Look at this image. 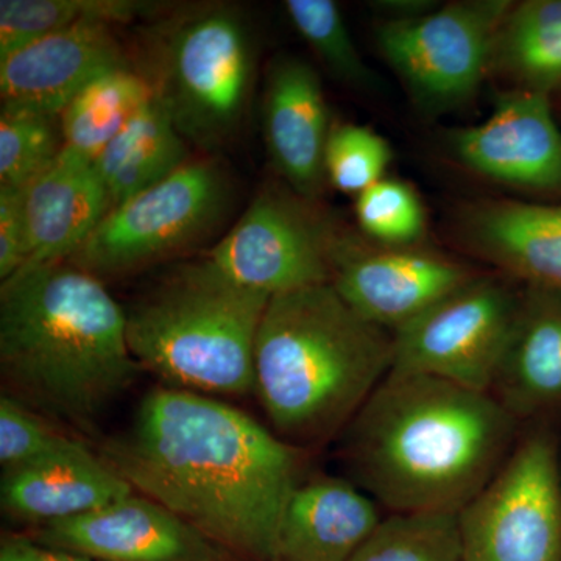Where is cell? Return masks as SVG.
I'll return each mask as SVG.
<instances>
[{
  "label": "cell",
  "mask_w": 561,
  "mask_h": 561,
  "mask_svg": "<svg viewBox=\"0 0 561 561\" xmlns=\"http://www.w3.org/2000/svg\"><path fill=\"white\" fill-rule=\"evenodd\" d=\"M350 561H465L459 513H393Z\"/></svg>",
  "instance_id": "cell-26"
},
{
  "label": "cell",
  "mask_w": 561,
  "mask_h": 561,
  "mask_svg": "<svg viewBox=\"0 0 561 561\" xmlns=\"http://www.w3.org/2000/svg\"><path fill=\"white\" fill-rule=\"evenodd\" d=\"M362 230L382 247H413L426 232V213L419 194L400 180H381L356 202Z\"/></svg>",
  "instance_id": "cell-29"
},
{
  "label": "cell",
  "mask_w": 561,
  "mask_h": 561,
  "mask_svg": "<svg viewBox=\"0 0 561 561\" xmlns=\"http://www.w3.org/2000/svg\"><path fill=\"white\" fill-rule=\"evenodd\" d=\"M511 9L504 0H479L390 20L379 28V47L421 108H454L481 87Z\"/></svg>",
  "instance_id": "cell-10"
},
{
  "label": "cell",
  "mask_w": 561,
  "mask_h": 561,
  "mask_svg": "<svg viewBox=\"0 0 561 561\" xmlns=\"http://www.w3.org/2000/svg\"><path fill=\"white\" fill-rule=\"evenodd\" d=\"M151 98L150 81L130 66L103 73L62 110L65 146L92 161L98 160L103 149Z\"/></svg>",
  "instance_id": "cell-24"
},
{
  "label": "cell",
  "mask_w": 561,
  "mask_h": 561,
  "mask_svg": "<svg viewBox=\"0 0 561 561\" xmlns=\"http://www.w3.org/2000/svg\"><path fill=\"white\" fill-rule=\"evenodd\" d=\"M125 66L130 65L111 25H73L0 60L2 105L60 116L83 88Z\"/></svg>",
  "instance_id": "cell-16"
},
{
  "label": "cell",
  "mask_w": 561,
  "mask_h": 561,
  "mask_svg": "<svg viewBox=\"0 0 561 561\" xmlns=\"http://www.w3.org/2000/svg\"><path fill=\"white\" fill-rule=\"evenodd\" d=\"M459 516L465 561H561V478L551 435L524 438Z\"/></svg>",
  "instance_id": "cell-9"
},
{
  "label": "cell",
  "mask_w": 561,
  "mask_h": 561,
  "mask_svg": "<svg viewBox=\"0 0 561 561\" xmlns=\"http://www.w3.org/2000/svg\"><path fill=\"white\" fill-rule=\"evenodd\" d=\"M496 66L518 90L551 94L561 88V0L512 7L494 46Z\"/></svg>",
  "instance_id": "cell-23"
},
{
  "label": "cell",
  "mask_w": 561,
  "mask_h": 561,
  "mask_svg": "<svg viewBox=\"0 0 561 561\" xmlns=\"http://www.w3.org/2000/svg\"><path fill=\"white\" fill-rule=\"evenodd\" d=\"M142 0H2L0 60L33 41L80 24H124L164 10Z\"/></svg>",
  "instance_id": "cell-25"
},
{
  "label": "cell",
  "mask_w": 561,
  "mask_h": 561,
  "mask_svg": "<svg viewBox=\"0 0 561 561\" xmlns=\"http://www.w3.org/2000/svg\"><path fill=\"white\" fill-rule=\"evenodd\" d=\"M146 77L176 130L203 151L234 138L256 77V38L232 5H205L162 22Z\"/></svg>",
  "instance_id": "cell-6"
},
{
  "label": "cell",
  "mask_w": 561,
  "mask_h": 561,
  "mask_svg": "<svg viewBox=\"0 0 561 561\" xmlns=\"http://www.w3.org/2000/svg\"><path fill=\"white\" fill-rule=\"evenodd\" d=\"M32 540L94 561H225L221 546L147 496L44 524Z\"/></svg>",
  "instance_id": "cell-13"
},
{
  "label": "cell",
  "mask_w": 561,
  "mask_h": 561,
  "mask_svg": "<svg viewBox=\"0 0 561 561\" xmlns=\"http://www.w3.org/2000/svg\"><path fill=\"white\" fill-rule=\"evenodd\" d=\"M230 201V180L219 162L187 161L111 209L70 262L98 278L139 271L201 242L224 219Z\"/></svg>",
  "instance_id": "cell-7"
},
{
  "label": "cell",
  "mask_w": 561,
  "mask_h": 561,
  "mask_svg": "<svg viewBox=\"0 0 561 561\" xmlns=\"http://www.w3.org/2000/svg\"><path fill=\"white\" fill-rule=\"evenodd\" d=\"M284 9L295 31L335 79L356 90L376 87L375 73L354 46L337 3L332 0H287Z\"/></svg>",
  "instance_id": "cell-28"
},
{
  "label": "cell",
  "mask_w": 561,
  "mask_h": 561,
  "mask_svg": "<svg viewBox=\"0 0 561 561\" xmlns=\"http://www.w3.org/2000/svg\"><path fill=\"white\" fill-rule=\"evenodd\" d=\"M474 276L465 265L434 251L367 249L345 239L331 284L354 311L393 334Z\"/></svg>",
  "instance_id": "cell-12"
},
{
  "label": "cell",
  "mask_w": 561,
  "mask_h": 561,
  "mask_svg": "<svg viewBox=\"0 0 561 561\" xmlns=\"http://www.w3.org/2000/svg\"><path fill=\"white\" fill-rule=\"evenodd\" d=\"M393 365V334L365 320L331 283L275 295L254 345V391L291 440L345 431Z\"/></svg>",
  "instance_id": "cell-4"
},
{
  "label": "cell",
  "mask_w": 561,
  "mask_h": 561,
  "mask_svg": "<svg viewBox=\"0 0 561 561\" xmlns=\"http://www.w3.org/2000/svg\"><path fill=\"white\" fill-rule=\"evenodd\" d=\"M187 161L186 140L153 94L94 162L116 208L169 179Z\"/></svg>",
  "instance_id": "cell-22"
},
{
  "label": "cell",
  "mask_w": 561,
  "mask_h": 561,
  "mask_svg": "<svg viewBox=\"0 0 561 561\" xmlns=\"http://www.w3.org/2000/svg\"><path fill=\"white\" fill-rule=\"evenodd\" d=\"M103 459L136 493L257 561L273 560L280 516L300 485L291 446L247 413L175 387L147 393Z\"/></svg>",
  "instance_id": "cell-1"
},
{
  "label": "cell",
  "mask_w": 561,
  "mask_h": 561,
  "mask_svg": "<svg viewBox=\"0 0 561 561\" xmlns=\"http://www.w3.org/2000/svg\"><path fill=\"white\" fill-rule=\"evenodd\" d=\"M271 298L234 283L208 257L180 265L127 312L128 346L140 367L175 389L250 393Z\"/></svg>",
  "instance_id": "cell-5"
},
{
  "label": "cell",
  "mask_w": 561,
  "mask_h": 561,
  "mask_svg": "<svg viewBox=\"0 0 561 561\" xmlns=\"http://www.w3.org/2000/svg\"><path fill=\"white\" fill-rule=\"evenodd\" d=\"M465 241L527 286L561 291V205L489 202L461 219Z\"/></svg>",
  "instance_id": "cell-20"
},
{
  "label": "cell",
  "mask_w": 561,
  "mask_h": 561,
  "mask_svg": "<svg viewBox=\"0 0 561 561\" xmlns=\"http://www.w3.org/2000/svg\"><path fill=\"white\" fill-rule=\"evenodd\" d=\"M457 160L472 172L531 192H561V130L545 92H504L493 114L453 133Z\"/></svg>",
  "instance_id": "cell-14"
},
{
  "label": "cell",
  "mask_w": 561,
  "mask_h": 561,
  "mask_svg": "<svg viewBox=\"0 0 561 561\" xmlns=\"http://www.w3.org/2000/svg\"><path fill=\"white\" fill-rule=\"evenodd\" d=\"M265 146L291 191L317 202L324 190V154L332 125L323 84L311 65L279 55L265 77L262 98Z\"/></svg>",
  "instance_id": "cell-15"
},
{
  "label": "cell",
  "mask_w": 561,
  "mask_h": 561,
  "mask_svg": "<svg viewBox=\"0 0 561 561\" xmlns=\"http://www.w3.org/2000/svg\"><path fill=\"white\" fill-rule=\"evenodd\" d=\"M491 394L516 420L561 405V291L527 286Z\"/></svg>",
  "instance_id": "cell-21"
},
{
  "label": "cell",
  "mask_w": 561,
  "mask_h": 561,
  "mask_svg": "<svg viewBox=\"0 0 561 561\" xmlns=\"http://www.w3.org/2000/svg\"><path fill=\"white\" fill-rule=\"evenodd\" d=\"M0 561H94L58 549L47 548L32 538L9 537L0 546Z\"/></svg>",
  "instance_id": "cell-33"
},
{
  "label": "cell",
  "mask_w": 561,
  "mask_h": 561,
  "mask_svg": "<svg viewBox=\"0 0 561 561\" xmlns=\"http://www.w3.org/2000/svg\"><path fill=\"white\" fill-rule=\"evenodd\" d=\"M27 260L25 190L0 186V280L13 278Z\"/></svg>",
  "instance_id": "cell-32"
},
{
  "label": "cell",
  "mask_w": 561,
  "mask_h": 561,
  "mask_svg": "<svg viewBox=\"0 0 561 561\" xmlns=\"http://www.w3.org/2000/svg\"><path fill=\"white\" fill-rule=\"evenodd\" d=\"M60 116L22 106L0 111V186L27 190L65 150Z\"/></svg>",
  "instance_id": "cell-27"
},
{
  "label": "cell",
  "mask_w": 561,
  "mask_h": 561,
  "mask_svg": "<svg viewBox=\"0 0 561 561\" xmlns=\"http://www.w3.org/2000/svg\"><path fill=\"white\" fill-rule=\"evenodd\" d=\"M343 242L313 202L267 187L208 260L242 287L275 297L331 283Z\"/></svg>",
  "instance_id": "cell-11"
},
{
  "label": "cell",
  "mask_w": 561,
  "mask_h": 561,
  "mask_svg": "<svg viewBox=\"0 0 561 561\" xmlns=\"http://www.w3.org/2000/svg\"><path fill=\"white\" fill-rule=\"evenodd\" d=\"M73 438L55 431L16 397L0 398V463L3 471L57 451Z\"/></svg>",
  "instance_id": "cell-31"
},
{
  "label": "cell",
  "mask_w": 561,
  "mask_h": 561,
  "mask_svg": "<svg viewBox=\"0 0 561 561\" xmlns=\"http://www.w3.org/2000/svg\"><path fill=\"white\" fill-rule=\"evenodd\" d=\"M0 367L16 398L91 427L140 365L128 346L127 311L101 278L65 261L2 283Z\"/></svg>",
  "instance_id": "cell-3"
},
{
  "label": "cell",
  "mask_w": 561,
  "mask_h": 561,
  "mask_svg": "<svg viewBox=\"0 0 561 561\" xmlns=\"http://www.w3.org/2000/svg\"><path fill=\"white\" fill-rule=\"evenodd\" d=\"M135 493L130 483L76 440L31 463L2 472V511L21 523L62 522Z\"/></svg>",
  "instance_id": "cell-17"
},
{
  "label": "cell",
  "mask_w": 561,
  "mask_h": 561,
  "mask_svg": "<svg viewBox=\"0 0 561 561\" xmlns=\"http://www.w3.org/2000/svg\"><path fill=\"white\" fill-rule=\"evenodd\" d=\"M516 421L491 393L390 371L343 431V453L378 505L460 513L511 457Z\"/></svg>",
  "instance_id": "cell-2"
},
{
  "label": "cell",
  "mask_w": 561,
  "mask_h": 561,
  "mask_svg": "<svg viewBox=\"0 0 561 561\" xmlns=\"http://www.w3.org/2000/svg\"><path fill=\"white\" fill-rule=\"evenodd\" d=\"M111 208L95 162L65 147L25 190L28 260L18 273L72 260Z\"/></svg>",
  "instance_id": "cell-18"
},
{
  "label": "cell",
  "mask_w": 561,
  "mask_h": 561,
  "mask_svg": "<svg viewBox=\"0 0 561 561\" xmlns=\"http://www.w3.org/2000/svg\"><path fill=\"white\" fill-rule=\"evenodd\" d=\"M381 522L378 502L354 483H300L280 516L272 561H350Z\"/></svg>",
  "instance_id": "cell-19"
},
{
  "label": "cell",
  "mask_w": 561,
  "mask_h": 561,
  "mask_svg": "<svg viewBox=\"0 0 561 561\" xmlns=\"http://www.w3.org/2000/svg\"><path fill=\"white\" fill-rule=\"evenodd\" d=\"M522 294L494 276H474L393 332L390 371L434 376L491 393L511 343Z\"/></svg>",
  "instance_id": "cell-8"
},
{
  "label": "cell",
  "mask_w": 561,
  "mask_h": 561,
  "mask_svg": "<svg viewBox=\"0 0 561 561\" xmlns=\"http://www.w3.org/2000/svg\"><path fill=\"white\" fill-rule=\"evenodd\" d=\"M393 151L390 144L362 125H334L324 154L327 181L335 190L359 195L383 180Z\"/></svg>",
  "instance_id": "cell-30"
}]
</instances>
